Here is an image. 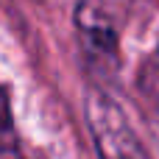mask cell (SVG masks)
I'll list each match as a JSON object with an SVG mask.
<instances>
[{
	"mask_svg": "<svg viewBox=\"0 0 159 159\" xmlns=\"http://www.w3.org/2000/svg\"><path fill=\"white\" fill-rule=\"evenodd\" d=\"M140 89H143V95L159 109V48L145 59V64L140 70Z\"/></svg>",
	"mask_w": 159,
	"mask_h": 159,
	"instance_id": "3957f363",
	"label": "cell"
},
{
	"mask_svg": "<svg viewBox=\"0 0 159 159\" xmlns=\"http://www.w3.org/2000/svg\"><path fill=\"white\" fill-rule=\"evenodd\" d=\"M75 25H78V36L84 42V50L92 61L117 64V28L103 6L84 0L75 8Z\"/></svg>",
	"mask_w": 159,
	"mask_h": 159,
	"instance_id": "7a4b0ae2",
	"label": "cell"
},
{
	"mask_svg": "<svg viewBox=\"0 0 159 159\" xmlns=\"http://www.w3.org/2000/svg\"><path fill=\"white\" fill-rule=\"evenodd\" d=\"M87 120H89L95 145L101 151V159H148L143 145L137 143L131 126L126 123V115L106 95H101V92L89 95Z\"/></svg>",
	"mask_w": 159,
	"mask_h": 159,
	"instance_id": "6da1fadb",
	"label": "cell"
}]
</instances>
